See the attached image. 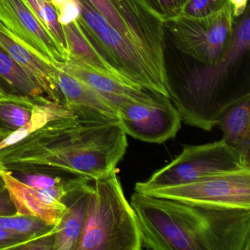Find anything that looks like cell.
<instances>
[{
    "label": "cell",
    "mask_w": 250,
    "mask_h": 250,
    "mask_svg": "<svg viewBox=\"0 0 250 250\" xmlns=\"http://www.w3.org/2000/svg\"><path fill=\"white\" fill-rule=\"evenodd\" d=\"M126 136L119 124L62 118L0 150V167L28 174H68L93 181L117 169L128 148Z\"/></svg>",
    "instance_id": "6da1fadb"
},
{
    "label": "cell",
    "mask_w": 250,
    "mask_h": 250,
    "mask_svg": "<svg viewBox=\"0 0 250 250\" xmlns=\"http://www.w3.org/2000/svg\"><path fill=\"white\" fill-rule=\"evenodd\" d=\"M142 250H250V210L190 206L134 191Z\"/></svg>",
    "instance_id": "7a4b0ae2"
},
{
    "label": "cell",
    "mask_w": 250,
    "mask_h": 250,
    "mask_svg": "<svg viewBox=\"0 0 250 250\" xmlns=\"http://www.w3.org/2000/svg\"><path fill=\"white\" fill-rule=\"evenodd\" d=\"M235 25L233 34L213 63L189 68L169 82V99L182 122L210 131L229 107L250 96V87L232 80L234 67L250 50V8Z\"/></svg>",
    "instance_id": "3957f363"
},
{
    "label": "cell",
    "mask_w": 250,
    "mask_h": 250,
    "mask_svg": "<svg viewBox=\"0 0 250 250\" xmlns=\"http://www.w3.org/2000/svg\"><path fill=\"white\" fill-rule=\"evenodd\" d=\"M85 225L77 250H141L135 211L117 169L93 181Z\"/></svg>",
    "instance_id": "277c9868"
},
{
    "label": "cell",
    "mask_w": 250,
    "mask_h": 250,
    "mask_svg": "<svg viewBox=\"0 0 250 250\" xmlns=\"http://www.w3.org/2000/svg\"><path fill=\"white\" fill-rule=\"evenodd\" d=\"M77 19L92 43L125 83L169 98L165 83L158 77L137 49L116 30L88 0H77Z\"/></svg>",
    "instance_id": "5b68a950"
},
{
    "label": "cell",
    "mask_w": 250,
    "mask_h": 250,
    "mask_svg": "<svg viewBox=\"0 0 250 250\" xmlns=\"http://www.w3.org/2000/svg\"><path fill=\"white\" fill-rule=\"evenodd\" d=\"M250 170L247 160L222 139L197 146H184L182 152L146 181L135 184L134 191L181 185L204 177L225 172Z\"/></svg>",
    "instance_id": "8992f818"
},
{
    "label": "cell",
    "mask_w": 250,
    "mask_h": 250,
    "mask_svg": "<svg viewBox=\"0 0 250 250\" xmlns=\"http://www.w3.org/2000/svg\"><path fill=\"white\" fill-rule=\"evenodd\" d=\"M229 2L217 12L194 18L181 15L164 21L175 47L201 65L213 63L229 43L235 28Z\"/></svg>",
    "instance_id": "52a82bcc"
},
{
    "label": "cell",
    "mask_w": 250,
    "mask_h": 250,
    "mask_svg": "<svg viewBox=\"0 0 250 250\" xmlns=\"http://www.w3.org/2000/svg\"><path fill=\"white\" fill-rule=\"evenodd\" d=\"M142 194L190 206L250 210V170L225 172Z\"/></svg>",
    "instance_id": "ba28073f"
},
{
    "label": "cell",
    "mask_w": 250,
    "mask_h": 250,
    "mask_svg": "<svg viewBox=\"0 0 250 250\" xmlns=\"http://www.w3.org/2000/svg\"><path fill=\"white\" fill-rule=\"evenodd\" d=\"M118 115L126 135L148 143L162 144L175 138L182 123L171 99L160 93H153L147 100L124 104Z\"/></svg>",
    "instance_id": "9c48e42d"
},
{
    "label": "cell",
    "mask_w": 250,
    "mask_h": 250,
    "mask_svg": "<svg viewBox=\"0 0 250 250\" xmlns=\"http://www.w3.org/2000/svg\"><path fill=\"white\" fill-rule=\"evenodd\" d=\"M128 32L131 43L169 92L165 62V27L146 0H111Z\"/></svg>",
    "instance_id": "30bf717a"
},
{
    "label": "cell",
    "mask_w": 250,
    "mask_h": 250,
    "mask_svg": "<svg viewBox=\"0 0 250 250\" xmlns=\"http://www.w3.org/2000/svg\"><path fill=\"white\" fill-rule=\"evenodd\" d=\"M0 176L16 214L36 218L50 227L58 226L68 209L62 202L63 197L90 181L87 178H71L68 182L52 188H39L27 185L5 168H0Z\"/></svg>",
    "instance_id": "8fae6325"
},
{
    "label": "cell",
    "mask_w": 250,
    "mask_h": 250,
    "mask_svg": "<svg viewBox=\"0 0 250 250\" xmlns=\"http://www.w3.org/2000/svg\"><path fill=\"white\" fill-rule=\"evenodd\" d=\"M0 21L52 65L69 60L24 0H0Z\"/></svg>",
    "instance_id": "7c38bea8"
},
{
    "label": "cell",
    "mask_w": 250,
    "mask_h": 250,
    "mask_svg": "<svg viewBox=\"0 0 250 250\" xmlns=\"http://www.w3.org/2000/svg\"><path fill=\"white\" fill-rule=\"evenodd\" d=\"M0 46L52 102L64 105L57 82V68L17 37L0 21Z\"/></svg>",
    "instance_id": "4fadbf2b"
},
{
    "label": "cell",
    "mask_w": 250,
    "mask_h": 250,
    "mask_svg": "<svg viewBox=\"0 0 250 250\" xmlns=\"http://www.w3.org/2000/svg\"><path fill=\"white\" fill-rule=\"evenodd\" d=\"M55 67L87 84L105 99L117 112L124 104L131 101L147 100L153 93L134 87L113 74L101 72L74 60L69 59Z\"/></svg>",
    "instance_id": "5bb4252c"
},
{
    "label": "cell",
    "mask_w": 250,
    "mask_h": 250,
    "mask_svg": "<svg viewBox=\"0 0 250 250\" xmlns=\"http://www.w3.org/2000/svg\"><path fill=\"white\" fill-rule=\"evenodd\" d=\"M56 76L67 109L83 119L119 124L117 111L87 84L58 68Z\"/></svg>",
    "instance_id": "9a60e30c"
},
{
    "label": "cell",
    "mask_w": 250,
    "mask_h": 250,
    "mask_svg": "<svg viewBox=\"0 0 250 250\" xmlns=\"http://www.w3.org/2000/svg\"><path fill=\"white\" fill-rule=\"evenodd\" d=\"M93 185L84 184L74 193V199L68 206L58 226L55 227L54 250H77L85 225Z\"/></svg>",
    "instance_id": "2e32d148"
},
{
    "label": "cell",
    "mask_w": 250,
    "mask_h": 250,
    "mask_svg": "<svg viewBox=\"0 0 250 250\" xmlns=\"http://www.w3.org/2000/svg\"><path fill=\"white\" fill-rule=\"evenodd\" d=\"M216 125L225 143L250 161V96L229 107Z\"/></svg>",
    "instance_id": "e0dca14e"
},
{
    "label": "cell",
    "mask_w": 250,
    "mask_h": 250,
    "mask_svg": "<svg viewBox=\"0 0 250 250\" xmlns=\"http://www.w3.org/2000/svg\"><path fill=\"white\" fill-rule=\"evenodd\" d=\"M62 27L68 46L69 59L79 61L93 69L113 74L121 79L118 73L101 55L88 36L82 29L77 20L62 25Z\"/></svg>",
    "instance_id": "ac0fdd59"
},
{
    "label": "cell",
    "mask_w": 250,
    "mask_h": 250,
    "mask_svg": "<svg viewBox=\"0 0 250 250\" xmlns=\"http://www.w3.org/2000/svg\"><path fill=\"white\" fill-rule=\"evenodd\" d=\"M75 116L77 115L64 105L52 102L48 98H42L33 107L30 121L0 141V150L20 143L52 121Z\"/></svg>",
    "instance_id": "d6986e66"
},
{
    "label": "cell",
    "mask_w": 250,
    "mask_h": 250,
    "mask_svg": "<svg viewBox=\"0 0 250 250\" xmlns=\"http://www.w3.org/2000/svg\"><path fill=\"white\" fill-rule=\"evenodd\" d=\"M0 90L11 94L34 99L46 96L42 89L20 68L1 46Z\"/></svg>",
    "instance_id": "ffe728a7"
},
{
    "label": "cell",
    "mask_w": 250,
    "mask_h": 250,
    "mask_svg": "<svg viewBox=\"0 0 250 250\" xmlns=\"http://www.w3.org/2000/svg\"><path fill=\"white\" fill-rule=\"evenodd\" d=\"M43 97L17 96L0 90V124L11 131L21 128L30 121L33 107Z\"/></svg>",
    "instance_id": "44dd1931"
},
{
    "label": "cell",
    "mask_w": 250,
    "mask_h": 250,
    "mask_svg": "<svg viewBox=\"0 0 250 250\" xmlns=\"http://www.w3.org/2000/svg\"><path fill=\"white\" fill-rule=\"evenodd\" d=\"M36 17L50 32L62 50L69 57L68 46L62 25L58 21V14L52 0H24Z\"/></svg>",
    "instance_id": "7402d4cb"
},
{
    "label": "cell",
    "mask_w": 250,
    "mask_h": 250,
    "mask_svg": "<svg viewBox=\"0 0 250 250\" xmlns=\"http://www.w3.org/2000/svg\"><path fill=\"white\" fill-rule=\"evenodd\" d=\"M52 228L31 216H21L16 213L0 216V229L11 231L30 238L43 235Z\"/></svg>",
    "instance_id": "603a6c76"
},
{
    "label": "cell",
    "mask_w": 250,
    "mask_h": 250,
    "mask_svg": "<svg viewBox=\"0 0 250 250\" xmlns=\"http://www.w3.org/2000/svg\"><path fill=\"white\" fill-rule=\"evenodd\" d=\"M228 0H188L181 15L200 18L220 11Z\"/></svg>",
    "instance_id": "cb8c5ba5"
},
{
    "label": "cell",
    "mask_w": 250,
    "mask_h": 250,
    "mask_svg": "<svg viewBox=\"0 0 250 250\" xmlns=\"http://www.w3.org/2000/svg\"><path fill=\"white\" fill-rule=\"evenodd\" d=\"M88 1L118 31H119L132 44L125 24L123 22L119 14L115 9L111 0H88Z\"/></svg>",
    "instance_id": "d4e9b609"
},
{
    "label": "cell",
    "mask_w": 250,
    "mask_h": 250,
    "mask_svg": "<svg viewBox=\"0 0 250 250\" xmlns=\"http://www.w3.org/2000/svg\"><path fill=\"white\" fill-rule=\"evenodd\" d=\"M149 6L165 21L181 16L188 0H146Z\"/></svg>",
    "instance_id": "484cf974"
},
{
    "label": "cell",
    "mask_w": 250,
    "mask_h": 250,
    "mask_svg": "<svg viewBox=\"0 0 250 250\" xmlns=\"http://www.w3.org/2000/svg\"><path fill=\"white\" fill-rule=\"evenodd\" d=\"M23 180L27 185L39 188H49L63 184L61 177L51 176L48 174L30 173Z\"/></svg>",
    "instance_id": "4316f807"
},
{
    "label": "cell",
    "mask_w": 250,
    "mask_h": 250,
    "mask_svg": "<svg viewBox=\"0 0 250 250\" xmlns=\"http://www.w3.org/2000/svg\"><path fill=\"white\" fill-rule=\"evenodd\" d=\"M58 21L61 25H65L76 21L80 16V5L77 0H69L68 3L58 11Z\"/></svg>",
    "instance_id": "83f0119b"
},
{
    "label": "cell",
    "mask_w": 250,
    "mask_h": 250,
    "mask_svg": "<svg viewBox=\"0 0 250 250\" xmlns=\"http://www.w3.org/2000/svg\"><path fill=\"white\" fill-rule=\"evenodd\" d=\"M15 214V208L6 190L0 194V216Z\"/></svg>",
    "instance_id": "f1b7e54d"
},
{
    "label": "cell",
    "mask_w": 250,
    "mask_h": 250,
    "mask_svg": "<svg viewBox=\"0 0 250 250\" xmlns=\"http://www.w3.org/2000/svg\"><path fill=\"white\" fill-rule=\"evenodd\" d=\"M228 2L232 7L235 19L239 18L248 6V0H228Z\"/></svg>",
    "instance_id": "f546056e"
},
{
    "label": "cell",
    "mask_w": 250,
    "mask_h": 250,
    "mask_svg": "<svg viewBox=\"0 0 250 250\" xmlns=\"http://www.w3.org/2000/svg\"><path fill=\"white\" fill-rule=\"evenodd\" d=\"M12 131H10L8 128H5L0 124V141L5 139L8 134H11Z\"/></svg>",
    "instance_id": "4dcf8cb0"
},
{
    "label": "cell",
    "mask_w": 250,
    "mask_h": 250,
    "mask_svg": "<svg viewBox=\"0 0 250 250\" xmlns=\"http://www.w3.org/2000/svg\"><path fill=\"white\" fill-rule=\"evenodd\" d=\"M5 191V185H4L3 181H2V178H1V176H0V194Z\"/></svg>",
    "instance_id": "1f68e13d"
}]
</instances>
